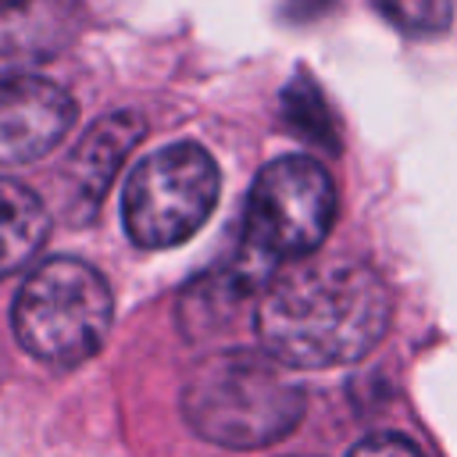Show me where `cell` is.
<instances>
[{
  "instance_id": "cell-1",
  "label": "cell",
  "mask_w": 457,
  "mask_h": 457,
  "mask_svg": "<svg viewBox=\"0 0 457 457\" xmlns=\"http://www.w3.org/2000/svg\"><path fill=\"white\" fill-rule=\"evenodd\" d=\"M389 289L353 257H303L278 271L257 303V339L286 368L361 361L389 328Z\"/></svg>"
},
{
  "instance_id": "cell-2",
  "label": "cell",
  "mask_w": 457,
  "mask_h": 457,
  "mask_svg": "<svg viewBox=\"0 0 457 457\" xmlns=\"http://www.w3.org/2000/svg\"><path fill=\"white\" fill-rule=\"evenodd\" d=\"M268 350H218L193 364L182 414L196 436L228 450L271 446L303 418V393Z\"/></svg>"
},
{
  "instance_id": "cell-3",
  "label": "cell",
  "mask_w": 457,
  "mask_h": 457,
  "mask_svg": "<svg viewBox=\"0 0 457 457\" xmlns=\"http://www.w3.org/2000/svg\"><path fill=\"white\" fill-rule=\"evenodd\" d=\"M336 221V186L314 157H278L264 164L250 186L243 236L228 261V275L243 286H264L282 261L314 253Z\"/></svg>"
},
{
  "instance_id": "cell-4",
  "label": "cell",
  "mask_w": 457,
  "mask_h": 457,
  "mask_svg": "<svg viewBox=\"0 0 457 457\" xmlns=\"http://www.w3.org/2000/svg\"><path fill=\"white\" fill-rule=\"evenodd\" d=\"M114 296L107 278L79 257H50L21 282L11 325L18 343L57 368L89 361L111 332Z\"/></svg>"
},
{
  "instance_id": "cell-5",
  "label": "cell",
  "mask_w": 457,
  "mask_h": 457,
  "mask_svg": "<svg viewBox=\"0 0 457 457\" xmlns=\"http://www.w3.org/2000/svg\"><path fill=\"white\" fill-rule=\"evenodd\" d=\"M218 189L221 175L204 146L171 143L146 154L121 189V221L129 239L143 250L186 243L211 218Z\"/></svg>"
},
{
  "instance_id": "cell-6",
  "label": "cell",
  "mask_w": 457,
  "mask_h": 457,
  "mask_svg": "<svg viewBox=\"0 0 457 457\" xmlns=\"http://www.w3.org/2000/svg\"><path fill=\"white\" fill-rule=\"evenodd\" d=\"M75 125V100L50 79H0V164H29L46 157Z\"/></svg>"
},
{
  "instance_id": "cell-7",
  "label": "cell",
  "mask_w": 457,
  "mask_h": 457,
  "mask_svg": "<svg viewBox=\"0 0 457 457\" xmlns=\"http://www.w3.org/2000/svg\"><path fill=\"white\" fill-rule=\"evenodd\" d=\"M143 132H146V125L132 111L107 114V118H100V121H93L86 129V136L79 139V146L71 150V157L64 164L68 186H71L75 218H93V211L104 200L107 186L114 182L121 161L143 139Z\"/></svg>"
},
{
  "instance_id": "cell-8",
  "label": "cell",
  "mask_w": 457,
  "mask_h": 457,
  "mask_svg": "<svg viewBox=\"0 0 457 457\" xmlns=\"http://www.w3.org/2000/svg\"><path fill=\"white\" fill-rule=\"evenodd\" d=\"M79 29L75 0H11L0 7V71L50 61Z\"/></svg>"
},
{
  "instance_id": "cell-9",
  "label": "cell",
  "mask_w": 457,
  "mask_h": 457,
  "mask_svg": "<svg viewBox=\"0 0 457 457\" xmlns=\"http://www.w3.org/2000/svg\"><path fill=\"white\" fill-rule=\"evenodd\" d=\"M50 236L46 204L18 179L0 175V278L21 271Z\"/></svg>"
},
{
  "instance_id": "cell-10",
  "label": "cell",
  "mask_w": 457,
  "mask_h": 457,
  "mask_svg": "<svg viewBox=\"0 0 457 457\" xmlns=\"http://www.w3.org/2000/svg\"><path fill=\"white\" fill-rule=\"evenodd\" d=\"M378 11L411 36H436L450 25V0H375Z\"/></svg>"
},
{
  "instance_id": "cell-11",
  "label": "cell",
  "mask_w": 457,
  "mask_h": 457,
  "mask_svg": "<svg viewBox=\"0 0 457 457\" xmlns=\"http://www.w3.org/2000/svg\"><path fill=\"white\" fill-rule=\"evenodd\" d=\"M350 457H425V453L403 436H368L350 450Z\"/></svg>"
},
{
  "instance_id": "cell-12",
  "label": "cell",
  "mask_w": 457,
  "mask_h": 457,
  "mask_svg": "<svg viewBox=\"0 0 457 457\" xmlns=\"http://www.w3.org/2000/svg\"><path fill=\"white\" fill-rule=\"evenodd\" d=\"M4 4H11V0H0V7H4Z\"/></svg>"
}]
</instances>
